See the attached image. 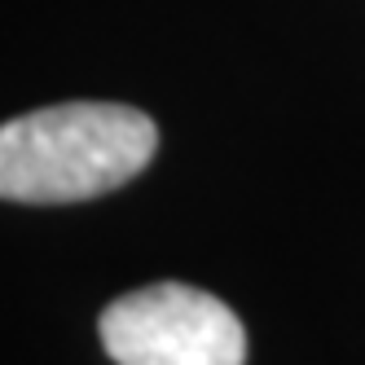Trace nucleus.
Listing matches in <instances>:
<instances>
[{"instance_id":"obj_1","label":"nucleus","mask_w":365,"mask_h":365,"mask_svg":"<svg viewBox=\"0 0 365 365\" xmlns=\"http://www.w3.org/2000/svg\"><path fill=\"white\" fill-rule=\"evenodd\" d=\"M159 150V128L119 101H62L0 123V198L84 202L133 176Z\"/></svg>"},{"instance_id":"obj_2","label":"nucleus","mask_w":365,"mask_h":365,"mask_svg":"<svg viewBox=\"0 0 365 365\" xmlns=\"http://www.w3.org/2000/svg\"><path fill=\"white\" fill-rule=\"evenodd\" d=\"M115 365H247V330L225 299L180 282L119 295L97 322Z\"/></svg>"}]
</instances>
